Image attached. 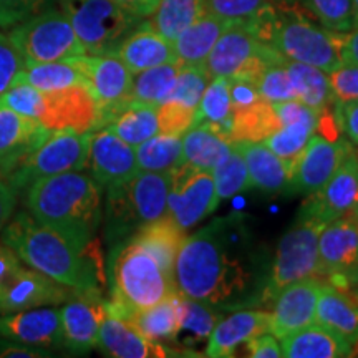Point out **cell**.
<instances>
[{
    "mask_svg": "<svg viewBox=\"0 0 358 358\" xmlns=\"http://www.w3.org/2000/svg\"><path fill=\"white\" fill-rule=\"evenodd\" d=\"M75 294V290L53 280L52 277L22 266L6 287L0 290V315L60 306L70 301Z\"/></svg>",
    "mask_w": 358,
    "mask_h": 358,
    "instance_id": "cell-16",
    "label": "cell"
},
{
    "mask_svg": "<svg viewBox=\"0 0 358 358\" xmlns=\"http://www.w3.org/2000/svg\"><path fill=\"white\" fill-rule=\"evenodd\" d=\"M92 133L52 131L42 145L30 153L6 178L17 196L37 181L70 171H83L88 163Z\"/></svg>",
    "mask_w": 358,
    "mask_h": 358,
    "instance_id": "cell-10",
    "label": "cell"
},
{
    "mask_svg": "<svg viewBox=\"0 0 358 358\" xmlns=\"http://www.w3.org/2000/svg\"><path fill=\"white\" fill-rule=\"evenodd\" d=\"M236 146L248 164L252 187L268 196L287 192L289 171L279 156L272 153L264 143H236Z\"/></svg>",
    "mask_w": 358,
    "mask_h": 358,
    "instance_id": "cell-30",
    "label": "cell"
},
{
    "mask_svg": "<svg viewBox=\"0 0 358 358\" xmlns=\"http://www.w3.org/2000/svg\"><path fill=\"white\" fill-rule=\"evenodd\" d=\"M358 209V155L350 151L337 171L315 194L308 196L301 211L322 224Z\"/></svg>",
    "mask_w": 358,
    "mask_h": 358,
    "instance_id": "cell-18",
    "label": "cell"
},
{
    "mask_svg": "<svg viewBox=\"0 0 358 358\" xmlns=\"http://www.w3.org/2000/svg\"><path fill=\"white\" fill-rule=\"evenodd\" d=\"M50 6L53 0H0V29L10 30Z\"/></svg>",
    "mask_w": 358,
    "mask_h": 358,
    "instance_id": "cell-52",
    "label": "cell"
},
{
    "mask_svg": "<svg viewBox=\"0 0 358 358\" xmlns=\"http://www.w3.org/2000/svg\"><path fill=\"white\" fill-rule=\"evenodd\" d=\"M50 133L37 120L0 106V176L7 178Z\"/></svg>",
    "mask_w": 358,
    "mask_h": 358,
    "instance_id": "cell-23",
    "label": "cell"
},
{
    "mask_svg": "<svg viewBox=\"0 0 358 358\" xmlns=\"http://www.w3.org/2000/svg\"><path fill=\"white\" fill-rule=\"evenodd\" d=\"M138 169L150 173H169L182 163V140L176 134L158 133L134 146Z\"/></svg>",
    "mask_w": 358,
    "mask_h": 358,
    "instance_id": "cell-40",
    "label": "cell"
},
{
    "mask_svg": "<svg viewBox=\"0 0 358 358\" xmlns=\"http://www.w3.org/2000/svg\"><path fill=\"white\" fill-rule=\"evenodd\" d=\"M100 128L110 129L128 145L138 146L159 133L156 106L128 101L106 115Z\"/></svg>",
    "mask_w": 358,
    "mask_h": 358,
    "instance_id": "cell-33",
    "label": "cell"
},
{
    "mask_svg": "<svg viewBox=\"0 0 358 358\" xmlns=\"http://www.w3.org/2000/svg\"><path fill=\"white\" fill-rule=\"evenodd\" d=\"M27 213L80 250H90L103 221L101 187L82 171L45 178L24 194Z\"/></svg>",
    "mask_w": 358,
    "mask_h": 358,
    "instance_id": "cell-2",
    "label": "cell"
},
{
    "mask_svg": "<svg viewBox=\"0 0 358 358\" xmlns=\"http://www.w3.org/2000/svg\"><path fill=\"white\" fill-rule=\"evenodd\" d=\"M303 10L332 32L345 34L353 29L352 0H294Z\"/></svg>",
    "mask_w": 358,
    "mask_h": 358,
    "instance_id": "cell-45",
    "label": "cell"
},
{
    "mask_svg": "<svg viewBox=\"0 0 358 358\" xmlns=\"http://www.w3.org/2000/svg\"><path fill=\"white\" fill-rule=\"evenodd\" d=\"M17 194L8 185V181L3 176H0V234H2L3 227L10 221L13 216V209H15Z\"/></svg>",
    "mask_w": 358,
    "mask_h": 358,
    "instance_id": "cell-59",
    "label": "cell"
},
{
    "mask_svg": "<svg viewBox=\"0 0 358 358\" xmlns=\"http://www.w3.org/2000/svg\"><path fill=\"white\" fill-rule=\"evenodd\" d=\"M25 62L20 52L8 37V34L0 32V96L7 92L12 85L19 82Z\"/></svg>",
    "mask_w": 358,
    "mask_h": 358,
    "instance_id": "cell-51",
    "label": "cell"
},
{
    "mask_svg": "<svg viewBox=\"0 0 358 358\" xmlns=\"http://www.w3.org/2000/svg\"><path fill=\"white\" fill-rule=\"evenodd\" d=\"M129 239L143 245L158 261L166 275L174 280V262L186 236L168 214L150 222Z\"/></svg>",
    "mask_w": 358,
    "mask_h": 358,
    "instance_id": "cell-34",
    "label": "cell"
},
{
    "mask_svg": "<svg viewBox=\"0 0 358 358\" xmlns=\"http://www.w3.org/2000/svg\"><path fill=\"white\" fill-rule=\"evenodd\" d=\"M322 229L324 224L320 221L299 211L295 222L279 241L274 261L268 266L262 303H271L275 295L292 282L317 275Z\"/></svg>",
    "mask_w": 358,
    "mask_h": 358,
    "instance_id": "cell-8",
    "label": "cell"
},
{
    "mask_svg": "<svg viewBox=\"0 0 358 358\" xmlns=\"http://www.w3.org/2000/svg\"><path fill=\"white\" fill-rule=\"evenodd\" d=\"M111 2L124 8V10L134 13V15L141 17V19L150 17L158 6V0H111Z\"/></svg>",
    "mask_w": 358,
    "mask_h": 358,
    "instance_id": "cell-61",
    "label": "cell"
},
{
    "mask_svg": "<svg viewBox=\"0 0 358 358\" xmlns=\"http://www.w3.org/2000/svg\"><path fill=\"white\" fill-rule=\"evenodd\" d=\"M284 65L295 90V100L310 106L317 113H322L332 105L334 95L327 71L292 60H284Z\"/></svg>",
    "mask_w": 358,
    "mask_h": 358,
    "instance_id": "cell-36",
    "label": "cell"
},
{
    "mask_svg": "<svg viewBox=\"0 0 358 358\" xmlns=\"http://www.w3.org/2000/svg\"><path fill=\"white\" fill-rule=\"evenodd\" d=\"M282 127L274 103L257 100L252 105L232 111L231 141L262 143Z\"/></svg>",
    "mask_w": 358,
    "mask_h": 358,
    "instance_id": "cell-35",
    "label": "cell"
},
{
    "mask_svg": "<svg viewBox=\"0 0 358 358\" xmlns=\"http://www.w3.org/2000/svg\"><path fill=\"white\" fill-rule=\"evenodd\" d=\"M317 131L315 123H303V122H295L282 124L274 134L266 138L262 143L266 145L272 153L279 156L284 161L285 168H287L289 176L292 171L295 161L299 159V156L303 153L306 146L310 141V138Z\"/></svg>",
    "mask_w": 358,
    "mask_h": 358,
    "instance_id": "cell-42",
    "label": "cell"
},
{
    "mask_svg": "<svg viewBox=\"0 0 358 358\" xmlns=\"http://www.w3.org/2000/svg\"><path fill=\"white\" fill-rule=\"evenodd\" d=\"M182 163L192 168L213 173L214 168L227 158L232 141L208 124H192L182 134Z\"/></svg>",
    "mask_w": 358,
    "mask_h": 358,
    "instance_id": "cell-31",
    "label": "cell"
},
{
    "mask_svg": "<svg viewBox=\"0 0 358 358\" xmlns=\"http://www.w3.org/2000/svg\"><path fill=\"white\" fill-rule=\"evenodd\" d=\"M42 98L43 92L25 82H17L0 96V106H6L27 118L37 120L42 108Z\"/></svg>",
    "mask_w": 358,
    "mask_h": 358,
    "instance_id": "cell-49",
    "label": "cell"
},
{
    "mask_svg": "<svg viewBox=\"0 0 358 358\" xmlns=\"http://www.w3.org/2000/svg\"><path fill=\"white\" fill-rule=\"evenodd\" d=\"M249 25L262 43L285 60L313 65L327 73L343 65L340 32H332L319 22L308 20L295 6H285L284 0Z\"/></svg>",
    "mask_w": 358,
    "mask_h": 358,
    "instance_id": "cell-4",
    "label": "cell"
},
{
    "mask_svg": "<svg viewBox=\"0 0 358 358\" xmlns=\"http://www.w3.org/2000/svg\"><path fill=\"white\" fill-rule=\"evenodd\" d=\"M352 17H353V29H358V0H352Z\"/></svg>",
    "mask_w": 358,
    "mask_h": 358,
    "instance_id": "cell-62",
    "label": "cell"
},
{
    "mask_svg": "<svg viewBox=\"0 0 358 358\" xmlns=\"http://www.w3.org/2000/svg\"><path fill=\"white\" fill-rule=\"evenodd\" d=\"M110 279L111 299L106 301V307L124 319L178 290L158 261L133 239L111 249Z\"/></svg>",
    "mask_w": 358,
    "mask_h": 358,
    "instance_id": "cell-6",
    "label": "cell"
},
{
    "mask_svg": "<svg viewBox=\"0 0 358 358\" xmlns=\"http://www.w3.org/2000/svg\"><path fill=\"white\" fill-rule=\"evenodd\" d=\"M60 310L64 348L83 355L96 347L105 299L100 292H77Z\"/></svg>",
    "mask_w": 358,
    "mask_h": 358,
    "instance_id": "cell-21",
    "label": "cell"
},
{
    "mask_svg": "<svg viewBox=\"0 0 358 358\" xmlns=\"http://www.w3.org/2000/svg\"><path fill=\"white\" fill-rule=\"evenodd\" d=\"M282 357L289 358H343L352 357L353 348L320 325H308L280 338Z\"/></svg>",
    "mask_w": 358,
    "mask_h": 358,
    "instance_id": "cell-32",
    "label": "cell"
},
{
    "mask_svg": "<svg viewBox=\"0 0 358 358\" xmlns=\"http://www.w3.org/2000/svg\"><path fill=\"white\" fill-rule=\"evenodd\" d=\"M103 355L115 358H153L169 357L171 350L161 345L159 342L146 338L129 324L128 319L111 312L106 307L98 332V343Z\"/></svg>",
    "mask_w": 358,
    "mask_h": 358,
    "instance_id": "cell-24",
    "label": "cell"
},
{
    "mask_svg": "<svg viewBox=\"0 0 358 358\" xmlns=\"http://www.w3.org/2000/svg\"><path fill=\"white\" fill-rule=\"evenodd\" d=\"M338 127L343 129L352 145L358 146V100L337 103L335 108Z\"/></svg>",
    "mask_w": 358,
    "mask_h": 358,
    "instance_id": "cell-56",
    "label": "cell"
},
{
    "mask_svg": "<svg viewBox=\"0 0 358 358\" xmlns=\"http://www.w3.org/2000/svg\"><path fill=\"white\" fill-rule=\"evenodd\" d=\"M267 272L243 217H219L186 237L174 262L179 294L227 310L262 302Z\"/></svg>",
    "mask_w": 358,
    "mask_h": 358,
    "instance_id": "cell-1",
    "label": "cell"
},
{
    "mask_svg": "<svg viewBox=\"0 0 358 358\" xmlns=\"http://www.w3.org/2000/svg\"><path fill=\"white\" fill-rule=\"evenodd\" d=\"M229 80V98L232 111L244 108L261 100L257 85L243 78H227Z\"/></svg>",
    "mask_w": 358,
    "mask_h": 358,
    "instance_id": "cell-54",
    "label": "cell"
},
{
    "mask_svg": "<svg viewBox=\"0 0 358 358\" xmlns=\"http://www.w3.org/2000/svg\"><path fill=\"white\" fill-rule=\"evenodd\" d=\"M208 124L231 140L232 106L229 98V80L213 78L206 87L196 110L194 124Z\"/></svg>",
    "mask_w": 358,
    "mask_h": 358,
    "instance_id": "cell-39",
    "label": "cell"
},
{
    "mask_svg": "<svg viewBox=\"0 0 358 358\" xmlns=\"http://www.w3.org/2000/svg\"><path fill=\"white\" fill-rule=\"evenodd\" d=\"M268 327H271L268 312L241 308L214 325L208 337L204 355L209 358L234 357L239 345L257 335L268 332Z\"/></svg>",
    "mask_w": 358,
    "mask_h": 358,
    "instance_id": "cell-25",
    "label": "cell"
},
{
    "mask_svg": "<svg viewBox=\"0 0 358 358\" xmlns=\"http://www.w3.org/2000/svg\"><path fill=\"white\" fill-rule=\"evenodd\" d=\"M87 78L88 90L100 106V124L106 115L129 101L133 73L116 53L75 58ZM100 128V127H98Z\"/></svg>",
    "mask_w": 358,
    "mask_h": 358,
    "instance_id": "cell-15",
    "label": "cell"
},
{
    "mask_svg": "<svg viewBox=\"0 0 358 358\" xmlns=\"http://www.w3.org/2000/svg\"><path fill=\"white\" fill-rule=\"evenodd\" d=\"M280 0H203L204 12L226 22H254Z\"/></svg>",
    "mask_w": 358,
    "mask_h": 358,
    "instance_id": "cell-46",
    "label": "cell"
},
{
    "mask_svg": "<svg viewBox=\"0 0 358 358\" xmlns=\"http://www.w3.org/2000/svg\"><path fill=\"white\" fill-rule=\"evenodd\" d=\"M53 6L65 13L87 55L115 53L145 20L111 0H53Z\"/></svg>",
    "mask_w": 358,
    "mask_h": 358,
    "instance_id": "cell-7",
    "label": "cell"
},
{
    "mask_svg": "<svg viewBox=\"0 0 358 358\" xmlns=\"http://www.w3.org/2000/svg\"><path fill=\"white\" fill-rule=\"evenodd\" d=\"M134 329L153 342L176 340L182 325V295L174 290L155 306L127 317Z\"/></svg>",
    "mask_w": 358,
    "mask_h": 358,
    "instance_id": "cell-28",
    "label": "cell"
},
{
    "mask_svg": "<svg viewBox=\"0 0 358 358\" xmlns=\"http://www.w3.org/2000/svg\"><path fill=\"white\" fill-rule=\"evenodd\" d=\"M324 284L325 280L320 277L312 275L282 289L271 302L274 303V308L271 312L268 332L280 340L312 325L315 322L317 301Z\"/></svg>",
    "mask_w": 358,
    "mask_h": 358,
    "instance_id": "cell-17",
    "label": "cell"
},
{
    "mask_svg": "<svg viewBox=\"0 0 358 358\" xmlns=\"http://www.w3.org/2000/svg\"><path fill=\"white\" fill-rule=\"evenodd\" d=\"M53 353L43 348H37L15 340L0 337V357L2 358H45L52 357Z\"/></svg>",
    "mask_w": 358,
    "mask_h": 358,
    "instance_id": "cell-57",
    "label": "cell"
},
{
    "mask_svg": "<svg viewBox=\"0 0 358 358\" xmlns=\"http://www.w3.org/2000/svg\"><path fill=\"white\" fill-rule=\"evenodd\" d=\"M2 243L15 250L20 261L75 292L101 294V268L93 248L80 250L27 211L13 216L2 231Z\"/></svg>",
    "mask_w": 358,
    "mask_h": 358,
    "instance_id": "cell-3",
    "label": "cell"
},
{
    "mask_svg": "<svg viewBox=\"0 0 358 358\" xmlns=\"http://www.w3.org/2000/svg\"><path fill=\"white\" fill-rule=\"evenodd\" d=\"M8 37L25 64L71 60L85 55L83 45L60 8L50 6L12 27Z\"/></svg>",
    "mask_w": 358,
    "mask_h": 358,
    "instance_id": "cell-9",
    "label": "cell"
},
{
    "mask_svg": "<svg viewBox=\"0 0 358 358\" xmlns=\"http://www.w3.org/2000/svg\"><path fill=\"white\" fill-rule=\"evenodd\" d=\"M169 173L138 171L127 181L106 187L103 232L111 249L168 214Z\"/></svg>",
    "mask_w": 358,
    "mask_h": 358,
    "instance_id": "cell-5",
    "label": "cell"
},
{
    "mask_svg": "<svg viewBox=\"0 0 358 358\" xmlns=\"http://www.w3.org/2000/svg\"><path fill=\"white\" fill-rule=\"evenodd\" d=\"M352 150L350 141L340 138L329 140L322 134H313L290 171L287 192L301 196L315 194L332 178Z\"/></svg>",
    "mask_w": 358,
    "mask_h": 358,
    "instance_id": "cell-14",
    "label": "cell"
},
{
    "mask_svg": "<svg viewBox=\"0 0 358 358\" xmlns=\"http://www.w3.org/2000/svg\"><path fill=\"white\" fill-rule=\"evenodd\" d=\"M169 176L168 216L187 231L219 204L213 173L181 163L169 171Z\"/></svg>",
    "mask_w": 358,
    "mask_h": 358,
    "instance_id": "cell-12",
    "label": "cell"
},
{
    "mask_svg": "<svg viewBox=\"0 0 358 358\" xmlns=\"http://www.w3.org/2000/svg\"><path fill=\"white\" fill-rule=\"evenodd\" d=\"M267 48L248 22H232L214 43L204 62V70L211 80L217 77L232 78Z\"/></svg>",
    "mask_w": 358,
    "mask_h": 358,
    "instance_id": "cell-20",
    "label": "cell"
},
{
    "mask_svg": "<svg viewBox=\"0 0 358 358\" xmlns=\"http://www.w3.org/2000/svg\"><path fill=\"white\" fill-rule=\"evenodd\" d=\"M232 22H226L211 13H203L187 29L173 40L176 62L181 66L204 65L214 43Z\"/></svg>",
    "mask_w": 358,
    "mask_h": 358,
    "instance_id": "cell-29",
    "label": "cell"
},
{
    "mask_svg": "<svg viewBox=\"0 0 358 358\" xmlns=\"http://www.w3.org/2000/svg\"><path fill=\"white\" fill-rule=\"evenodd\" d=\"M196 110L187 106L181 101H164L156 106V115H158L159 133L163 134H176L181 136L189 129L196 122Z\"/></svg>",
    "mask_w": 358,
    "mask_h": 358,
    "instance_id": "cell-50",
    "label": "cell"
},
{
    "mask_svg": "<svg viewBox=\"0 0 358 358\" xmlns=\"http://www.w3.org/2000/svg\"><path fill=\"white\" fill-rule=\"evenodd\" d=\"M116 55L128 66L131 73H140L153 66L176 62L173 42L164 38L143 20L116 48Z\"/></svg>",
    "mask_w": 358,
    "mask_h": 358,
    "instance_id": "cell-27",
    "label": "cell"
},
{
    "mask_svg": "<svg viewBox=\"0 0 358 358\" xmlns=\"http://www.w3.org/2000/svg\"><path fill=\"white\" fill-rule=\"evenodd\" d=\"M284 60L285 58L280 57L279 60L272 62V64L264 70L261 78H259L257 90L262 100L271 103L295 100V90L292 87V82H290Z\"/></svg>",
    "mask_w": 358,
    "mask_h": 358,
    "instance_id": "cell-48",
    "label": "cell"
},
{
    "mask_svg": "<svg viewBox=\"0 0 358 358\" xmlns=\"http://www.w3.org/2000/svg\"><path fill=\"white\" fill-rule=\"evenodd\" d=\"M87 168L101 189L127 181L140 171L134 146L106 128L92 133Z\"/></svg>",
    "mask_w": 358,
    "mask_h": 358,
    "instance_id": "cell-19",
    "label": "cell"
},
{
    "mask_svg": "<svg viewBox=\"0 0 358 358\" xmlns=\"http://www.w3.org/2000/svg\"><path fill=\"white\" fill-rule=\"evenodd\" d=\"M22 268V261L17 256L15 250L8 248L7 244H0V290L7 285V282L12 279Z\"/></svg>",
    "mask_w": 358,
    "mask_h": 358,
    "instance_id": "cell-58",
    "label": "cell"
},
{
    "mask_svg": "<svg viewBox=\"0 0 358 358\" xmlns=\"http://www.w3.org/2000/svg\"><path fill=\"white\" fill-rule=\"evenodd\" d=\"M245 355L250 358H280L282 347L279 338L268 332L257 335L245 342Z\"/></svg>",
    "mask_w": 358,
    "mask_h": 358,
    "instance_id": "cell-55",
    "label": "cell"
},
{
    "mask_svg": "<svg viewBox=\"0 0 358 358\" xmlns=\"http://www.w3.org/2000/svg\"><path fill=\"white\" fill-rule=\"evenodd\" d=\"M182 295V294H181ZM221 308L182 295V325L179 334L186 332V342H201L208 338L214 325L222 319Z\"/></svg>",
    "mask_w": 358,
    "mask_h": 358,
    "instance_id": "cell-44",
    "label": "cell"
},
{
    "mask_svg": "<svg viewBox=\"0 0 358 358\" xmlns=\"http://www.w3.org/2000/svg\"><path fill=\"white\" fill-rule=\"evenodd\" d=\"M0 337L52 352L64 348L60 310L40 307L0 315Z\"/></svg>",
    "mask_w": 358,
    "mask_h": 358,
    "instance_id": "cell-22",
    "label": "cell"
},
{
    "mask_svg": "<svg viewBox=\"0 0 358 358\" xmlns=\"http://www.w3.org/2000/svg\"><path fill=\"white\" fill-rule=\"evenodd\" d=\"M19 82L32 85L40 92H55V90L77 87V85H83L88 88L87 78L75 58L43 62V64H25Z\"/></svg>",
    "mask_w": 358,
    "mask_h": 358,
    "instance_id": "cell-37",
    "label": "cell"
},
{
    "mask_svg": "<svg viewBox=\"0 0 358 358\" xmlns=\"http://www.w3.org/2000/svg\"><path fill=\"white\" fill-rule=\"evenodd\" d=\"M214 178V186H216V194L217 199H227L231 196L239 194L252 187L250 185V178L248 171V164L243 153L239 151V148L236 146V143L232 141V150L227 155L226 159H222L221 163L214 168L213 171Z\"/></svg>",
    "mask_w": 358,
    "mask_h": 358,
    "instance_id": "cell-43",
    "label": "cell"
},
{
    "mask_svg": "<svg viewBox=\"0 0 358 358\" xmlns=\"http://www.w3.org/2000/svg\"><path fill=\"white\" fill-rule=\"evenodd\" d=\"M317 277L347 292L358 285V209L324 226L319 236Z\"/></svg>",
    "mask_w": 358,
    "mask_h": 358,
    "instance_id": "cell-11",
    "label": "cell"
},
{
    "mask_svg": "<svg viewBox=\"0 0 358 358\" xmlns=\"http://www.w3.org/2000/svg\"><path fill=\"white\" fill-rule=\"evenodd\" d=\"M204 13L203 0H158L148 25L169 42Z\"/></svg>",
    "mask_w": 358,
    "mask_h": 358,
    "instance_id": "cell-38",
    "label": "cell"
},
{
    "mask_svg": "<svg viewBox=\"0 0 358 358\" xmlns=\"http://www.w3.org/2000/svg\"><path fill=\"white\" fill-rule=\"evenodd\" d=\"M179 66L181 65L178 62H169V64L134 73L129 101L151 106H159L161 103L166 101L174 80H176Z\"/></svg>",
    "mask_w": 358,
    "mask_h": 358,
    "instance_id": "cell-41",
    "label": "cell"
},
{
    "mask_svg": "<svg viewBox=\"0 0 358 358\" xmlns=\"http://www.w3.org/2000/svg\"><path fill=\"white\" fill-rule=\"evenodd\" d=\"M340 52L343 64L358 65V29L340 34Z\"/></svg>",
    "mask_w": 358,
    "mask_h": 358,
    "instance_id": "cell-60",
    "label": "cell"
},
{
    "mask_svg": "<svg viewBox=\"0 0 358 358\" xmlns=\"http://www.w3.org/2000/svg\"><path fill=\"white\" fill-rule=\"evenodd\" d=\"M315 322L347 342L353 350L358 347V297H350L347 290L325 282L317 301Z\"/></svg>",
    "mask_w": 358,
    "mask_h": 358,
    "instance_id": "cell-26",
    "label": "cell"
},
{
    "mask_svg": "<svg viewBox=\"0 0 358 358\" xmlns=\"http://www.w3.org/2000/svg\"><path fill=\"white\" fill-rule=\"evenodd\" d=\"M357 297H358V294H357Z\"/></svg>",
    "mask_w": 358,
    "mask_h": 358,
    "instance_id": "cell-63",
    "label": "cell"
},
{
    "mask_svg": "<svg viewBox=\"0 0 358 358\" xmlns=\"http://www.w3.org/2000/svg\"><path fill=\"white\" fill-rule=\"evenodd\" d=\"M334 101L347 103L358 100V65L343 64L329 73Z\"/></svg>",
    "mask_w": 358,
    "mask_h": 358,
    "instance_id": "cell-53",
    "label": "cell"
},
{
    "mask_svg": "<svg viewBox=\"0 0 358 358\" xmlns=\"http://www.w3.org/2000/svg\"><path fill=\"white\" fill-rule=\"evenodd\" d=\"M37 122L50 131L93 133L100 127V106L83 85L43 92Z\"/></svg>",
    "mask_w": 358,
    "mask_h": 358,
    "instance_id": "cell-13",
    "label": "cell"
},
{
    "mask_svg": "<svg viewBox=\"0 0 358 358\" xmlns=\"http://www.w3.org/2000/svg\"><path fill=\"white\" fill-rule=\"evenodd\" d=\"M209 82H211V78L206 73L204 65L179 66L176 80H174L171 93H169L166 101H181L187 106H192V108H198Z\"/></svg>",
    "mask_w": 358,
    "mask_h": 358,
    "instance_id": "cell-47",
    "label": "cell"
}]
</instances>
